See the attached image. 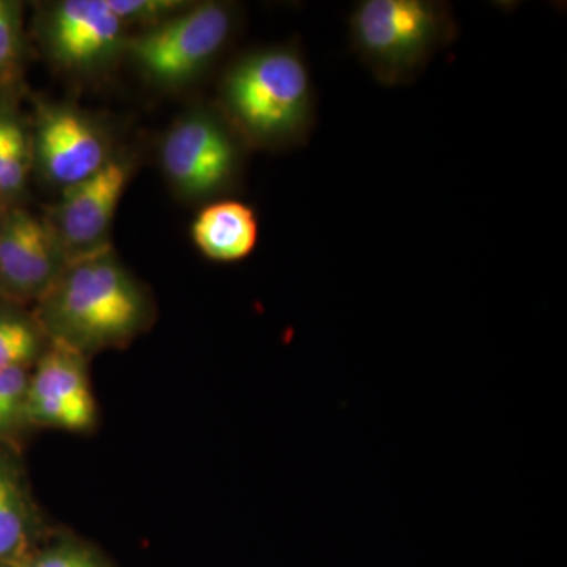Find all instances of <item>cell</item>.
Masks as SVG:
<instances>
[{
  "label": "cell",
  "instance_id": "3",
  "mask_svg": "<svg viewBox=\"0 0 567 567\" xmlns=\"http://www.w3.org/2000/svg\"><path fill=\"white\" fill-rule=\"evenodd\" d=\"M457 33L453 7L440 0H361L349 20L354 54L385 87L416 81Z\"/></svg>",
  "mask_w": 567,
  "mask_h": 567
},
{
  "label": "cell",
  "instance_id": "7",
  "mask_svg": "<svg viewBox=\"0 0 567 567\" xmlns=\"http://www.w3.org/2000/svg\"><path fill=\"white\" fill-rule=\"evenodd\" d=\"M126 25L107 0H63L44 18L48 54L69 71L103 69L125 52Z\"/></svg>",
  "mask_w": 567,
  "mask_h": 567
},
{
  "label": "cell",
  "instance_id": "10",
  "mask_svg": "<svg viewBox=\"0 0 567 567\" xmlns=\"http://www.w3.org/2000/svg\"><path fill=\"white\" fill-rule=\"evenodd\" d=\"M50 227L14 208L0 221V286L21 298H43L65 268Z\"/></svg>",
  "mask_w": 567,
  "mask_h": 567
},
{
  "label": "cell",
  "instance_id": "17",
  "mask_svg": "<svg viewBox=\"0 0 567 567\" xmlns=\"http://www.w3.org/2000/svg\"><path fill=\"white\" fill-rule=\"evenodd\" d=\"M28 385L29 379L24 368L0 371V431L9 427L21 413H24Z\"/></svg>",
  "mask_w": 567,
  "mask_h": 567
},
{
  "label": "cell",
  "instance_id": "20",
  "mask_svg": "<svg viewBox=\"0 0 567 567\" xmlns=\"http://www.w3.org/2000/svg\"><path fill=\"white\" fill-rule=\"evenodd\" d=\"M0 567H6V566L0 565Z\"/></svg>",
  "mask_w": 567,
  "mask_h": 567
},
{
  "label": "cell",
  "instance_id": "6",
  "mask_svg": "<svg viewBox=\"0 0 567 567\" xmlns=\"http://www.w3.org/2000/svg\"><path fill=\"white\" fill-rule=\"evenodd\" d=\"M130 175L132 164L112 158L92 177L63 189L61 200L44 223L66 264L111 248L112 221Z\"/></svg>",
  "mask_w": 567,
  "mask_h": 567
},
{
  "label": "cell",
  "instance_id": "14",
  "mask_svg": "<svg viewBox=\"0 0 567 567\" xmlns=\"http://www.w3.org/2000/svg\"><path fill=\"white\" fill-rule=\"evenodd\" d=\"M39 349V333L31 323L17 317H0V371L24 368Z\"/></svg>",
  "mask_w": 567,
  "mask_h": 567
},
{
  "label": "cell",
  "instance_id": "11",
  "mask_svg": "<svg viewBox=\"0 0 567 567\" xmlns=\"http://www.w3.org/2000/svg\"><path fill=\"white\" fill-rule=\"evenodd\" d=\"M192 235L196 248L213 262H240L259 241V218L251 205L219 199L197 215Z\"/></svg>",
  "mask_w": 567,
  "mask_h": 567
},
{
  "label": "cell",
  "instance_id": "18",
  "mask_svg": "<svg viewBox=\"0 0 567 567\" xmlns=\"http://www.w3.org/2000/svg\"><path fill=\"white\" fill-rule=\"evenodd\" d=\"M28 567H100L87 551L80 548H52L47 554L33 559Z\"/></svg>",
  "mask_w": 567,
  "mask_h": 567
},
{
  "label": "cell",
  "instance_id": "9",
  "mask_svg": "<svg viewBox=\"0 0 567 567\" xmlns=\"http://www.w3.org/2000/svg\"><path fill=\"white\" fill-rule=\"evenodd\" d=\"M24 413L35 423L84 431L95 423V399L84 357L54 342L29 379Z\"/></svg>",
  "mask_w": 567,
  "mask_h": 567
},
{
  "label": "cell",
  "instance_id": "19",
  "mask_svg": "<svg viewBox=\"0 0 567 567\" xmlns=\"http://www.w3.org/2000/svg\"><path fill=\"white\" fill-rule=\"evenodd\" d=\"M17 118L13 115L7 114V112L0 111V155L6 151L7 144L13 130L18 125Z\"/></svg>",
  "mask_w": 567,
  "mask_h": 567
},
{
  "label": "cell",
  "instance_id": "13",
  "mask_svg": "<svg viewBox=\"0 0 567 567\" xmlns=\"http://www.w3.org/2000/svg\"><path fill=\"white\" fill-rule=\"evenodd\" d=\"M20 3L0 0V89L20 78L24 59Z\"/></svg>",
  "mask_w": 567,
  "mask_h": 567
},
{
  "label": "cell",
  "instance_id": "2",
  "mask_svg": "<svg viewBox=\"0 0 567 567\" xmlns=\"http://www.w3.org/2000/svg\"><path fill=\"white\" fill-rule=\"evenodd\" d=\"M41 320L76 352L122 344L147 320V298L111 248L73 260L43 298Z\"/></svg>",
  "mask_w": 567,
  "mask_h": 567
},
{
  "label": "cell",
  "instance_id": "15",
  "mask_svg": "<svg viewBox=\"0 0 567 567\" xmlns=\"http://www.w3.org/2000/svg\"><path fill=\"white\" fill-rule=\"evenodd\" d=\"M32 147L20 123L0 155V196H13L25 185L31 169Z\"/></svg>",
  "mask_w": 567,
  "mask_h": 567
},
{
  "label": "cell",
  "instance_id": "16",
  "mask_svg": "<svg viewBox=\"0 0 567 567\" xmlns=\"http://www.w3.org/2000/svg\"><path fill=\"white\" fill-rule=\"evenodd\" d=\"M111 10L125 25L155 28L175 14L188 9L192 2L185 0H107Z\"/></svg>",
  "mask_w": 567,
  "mask_h": 567
},
{
  "label": "cell",
  "instance_id": "1",
  "mask_svg": "<svg viewBox=\"0 0 567 567\" xmlns=\"http://www.w3.org/2000/svg\"><path fill=\"white\" fill-rule=\"evenodd\" d=\"M221 115L241 141L265 148L305 144L316 125V89L297 44L246 52L224 73Z\"/></svg>",
  "mask_w": 567,
  "mask_h": 567
},
{
  "label": "cell",
  "instance_id": "4",
  "mask_svg": "<svg viewBox=\"0 0 567 567\" xmlns=\"http://www.w3.org/2000/svg\"><path fill=\"white\" fill-rule=\"evenodd\" d=\"M237 25L234 3L193 2L182 13L126 40L125 52L153 84L181 87L210 69Z\"/></svg>",
  "mask_w": 567,
  "mask_h": 567
},
{
  "label": "cell",
  "instance_id": "12",
  "mask_svg": "<svg viewBox=\"0 0 567 567\" xmlns=\"http://www.w3.org/2000/svg\"><path fill=\"white\" fill-rule=\"evenodd\" d=\"M29 509L13 472L0 461V565L17 561L29 546Z\"/></svg>",
  "mask_w": 567,
  "mask_h": 567
},
{
  "label": "cell",
  "instance_id": "8",
  "mask_svg": "<svg viewBox=\"0 0 567 567\" xmlns=\"http://www.w3.org/2000/svg\"><path fill=\"white\" fill-rule=\"evenodd\" d=\"M32 156L44 177L62 189L92 177L112 159L102 130L82 112L58 104L39 107Z\"/></svg>",
  "mask_w": 567,
  "mask_h": 567
},
{
  "label": "cell",
  "instance_id": "5",
  "mask_svg": "<svg viewBox=\"0 0 567 567\" xmlns=\"http://www.w3.org/2000/svg\"><path fill=\"white\" fill-rule=\"evenodd\" d=\"M244 141L221 114L194 111L162 144L164 174L186 199L205 200L230 192L244 171Z\"/></svg>",
  "mask_w": 567,
  "mask_h": 567
}]
</instances>
